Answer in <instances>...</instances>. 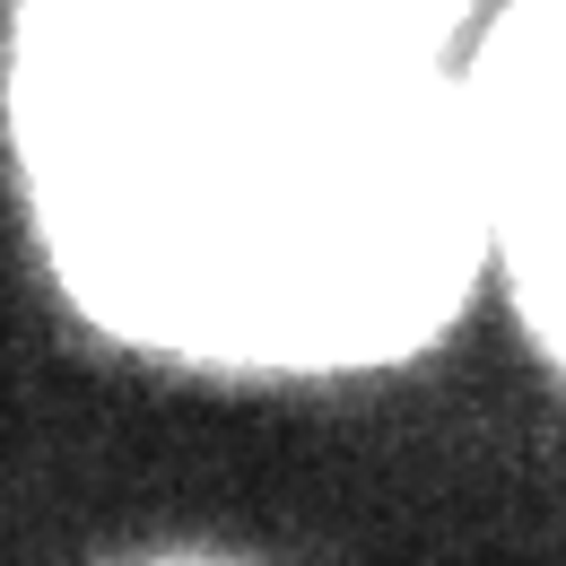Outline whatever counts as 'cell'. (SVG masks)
<instances>
[{"label":"cell","mask_w":566,"mask_h":566,"mask_svg":"<svg viewBox=\"0 0 566 566\" xmlns=\"http://www.w3.org/2000/svg\"><path fill=\"white\" fill-rule=\"evenodd\" d=\"M480 184H489V280L566 375V0H496L489 96H480Z\"/></svg>","instance_id":"obj_2"},{"label":"cell","mask_w":566,"mask_h":566,"mask_svg":"<svg viewBox=\"0 0 566 566\" xmlns=\"http://www.w3.org/2000/svg\"><path fill=\"white\" fill-rule=\"evenodd\" d=\"M496 0H18L9 123L44 262L132 349L357 375L489 280Z\"/></svg>","instance_id":"obj_1"}]
</instances>
